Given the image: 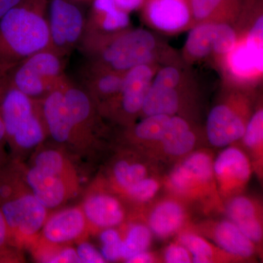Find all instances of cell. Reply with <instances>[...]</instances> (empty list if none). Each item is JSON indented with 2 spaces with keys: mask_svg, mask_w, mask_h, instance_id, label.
<instances>
[{
  "mask_svg": "<svg viewBox=\"0 0 263 263\" xmlns=\"http://www.w3.org/2000/svg\"><path fill=\"white\" fill-rule=\"evenodd\" d=\"M49 48L48 21L39 12L18 5L0 20V72Z\"/></svg>",
  "mask_w": 263,
  "mask_h": 263,
  "instance_id": "1",
  "label": "cell"
},
{
  "mask_svg": "<svg viewBox=\"0 0 263 263\" xmlns=\"http://www.w3.org/2000/svg\"><path fill=\"white\" fill-rule=\"evenodd\" d=\"M88 41V50L95 57L94 67L125 72L155 60L157 40L143 29L93 34Z\"/></svg>",
  "mask_w": 263,
  "mask_h": 263,
  "instance_id": "2",
  "label": "cell"
},
{
  "mask_svg": "<svg viewBox=\"0 0 263 263\" xmlns=\"http://www.w3.org/2000/svg\"><path fill=\"white\" fill-rule=\"evenodd\" d=\"M62 70L61 56L49 48L27 57L5 73L15 87L34 99L46 96L63 82Z\"/></svg>",
  "mask_w": 263,
  "mask_h": 263,
  "instance_id": "3",
  "label": "cell"
},
{
  "mask_svg": "<svg viewBox=\"0 0 263 263\" xmlns=\"http://www.w3.org/2000/svg\"><path fill=\"white\" fill-rule=\"evenodd\" d=\"M213 164L212 155L206 152L189 154L170 174L167 187L174 195L187 200H205L219 195Z\"/></svg>",
  "mask_w": 263,
  "mask_h": 263,
  "instance_id": "4",
  "label": "cell"
},
{
  "mask_svg": "<svg viewBox=\"0 0 263 263\" xmlns=\"http://www.w3.org/2000/svg\"><path fill=\"white\" fill-rule=\"evenodd\" d=\"M182 72L174 66H166L154 76L143 101L141 113L145 117L179 113L182 105Z\"/></svg>",
  "mask_w": 263,
  "mask_h": 263,
  "instance_id": "5",
  "label": "cell"
},
{
  "mask_svg": "<svg viewBox=\"0 0 263 263\" xmlns=\"http://www.w3.org/2000/svg\"><path fill=\"white\" fill-rule=\"evenodd\" d=\"M249 119L243 102L227 101L215 105L209 112L206 135L212 146L222 148L241 139Z\"/></svg>",
  "mask_w": 263,
  "mask_h": 263,
  "instance_id": "6",
  "label": "cell"
},
{
  "mask_svg": "<svg viewBox=\"0 0 263 263\" xmlns=\"http://www.w3.org/2000/svg\"><path fill=\"white\" fill-rule=\"evenodd\" d=\"M48 23L51 48L60 56L73 47L84 34L82 13L65 0H52Z\"/></svg>",
  "mask_w": 263,
  "mask_h": 263,
  "instance_id": "7",
  "label": "cell"
},
{
  "mask_svg": "<svg viewBox=\"0 0 263 263\" xmlns=\"http://www.w3.org/2000/svg\"><path fill=\"white\" fill-rule=\"evenodd\" d=\"M214 179L219 196L238 195L245 188L252 175L248 156L238 147L227 146L213 164Z\"/></svg>",
  "mask_w": 263,
  "mask_h": 263,
  "instance_id": "8",
  "label": "cell"
},
{
  "mask_svg": "<svg viewBox=\"0 0 263 263\" xmlns=\"http://www.w3.org/2000/svg\"><path fill=\"white\" fill-rule=\"evenodd\" d=\"M0 210L10 232L30 237L43 228L47 209L32 194L11 197L0 202Z\"/></svg>",
  "mask_w": 263,
  "mask_h": 263,
  "instance_id": "9",
  "label": "cell"
},
{
  "mask_svg": "<svg viewBox=\"0 0 263 263\" xmlns=\"http://www.w3.org/2000/svg\"><path fill=\"white\" fill-rule=\"evenodd\" d=\"M146 18L155 28L179 32L193 21L190 0H145Z\"/></svg>",
  "mask_w": 263,
  "mask_h": 263,
  "instance_id": "10",
  "label": "cell"
},
{
  "mask_svg": "<svg viewBox=\"0 0 263 263\" xmlns=\"http://www.w3.org/2000/svg\"><path fill=\"white\" fill-rule=\"evenodd\" d=\"M155 73L152 64L136 66L125 72L122 89L114 102L120 104L124 114L133 116L141 113Z\"/></svg>",
  "mask_w": 263,
  "mask_h": 263,
  "instance_id": "11",
  "label": "cell"
},
{
  "mask_svg": "<svg viewBox=\"0 0 263 263\" xmlns=\"http://www.w3.org/2000/svg\"><path fill=\"white\" fill-rule=\"evenodd\" d=\"M226 212L228 219L254 243L262 240V212L259 202L243 195L229 197Z\"/></svg>",
  "mask_w": 263,
  "mask_h": 263,
  "instance_id": "12",
  "label": "cell"
},
{
  "mask_svg": "<svg viewBox=\"0 0 263 263\" xmlns=\"http://www.w3.org/2000/svg\"><path fill=\"white\" fill-rule=\"evenodd\" d=\"M62 83L43 97L42 103L44 124L51 138L60 143L68 141L75 131L66 108Z\"/></svg>",
  "mask_w": 263,
  "mask_h": 263,
  "instance_id": "13",
  "label": "cell"
},
{
  "mask_svg": "<svg viewBox=\"0 0 263 263\" xmlns=\"http://www.w3.org/2000/svg\"><path fill=\"white\" fill-rule=\"evenodd\" d=\"M86 217L77 208L66 209L50 217L43 227V236L50 243H64L76 239L84 233Z\"/></svg>",
  "mask_w": 263,
  "mask_h": 263,
  "instance_id": "14",
  "label": "cell"
},
{
  "mask_svg": "<svg viewBox=\"0 0 263 263\" xmlns=\"http://www.w3.org/2000/svg\"><path fill=\"white\" fill-rule=\"evenodd\" d=\"M209 235L219 248L238 259L250 258L255 253V245L230 220L214 223Z\"/></svg>",
  "mask_w": 263,
  "mask_h": 263,
  "instance_id": "15",
  "label": "cell"
},
{
  "mask_svg": "<svg viewBox=\"0 0 263 263\" xmlns=\"http://www.w3.org/2000/svg\"><path fill=\"white\" fill-rule=\"evenodd\" d=\"M26 180L32 195L46 209H54L65 200L67 190L62 176L44 172L33 166Z\"/></svg>",
  "mask_w": 263,
  "mask_h": 263,
  "instance_id": "16",
  "label": "cell"
},
{
  "mask_svg": "<svg viewBox=\"0 0 263 263\" xmlns=\"http://www.w3.org/2000/svg\"><path fill=\"white\" fill-rule=\"evenodd\" d=\"M82 211L86 219L99 228H113L124 219V209L120 202L107 194H95L88 197Z\"/></svg>",
  "mask_w": 263,
  "mask_h": 263,
  "instance_id": "17",
  "label": "cell"
},
{
  "mask_svg": "<svg viewBox=\"0 0 263 263\" xmlns=\"http://www.w3.org/2000/svg\"><path fill=\"white\" fill-rule=\"evenodd\" d=\"M186 214L179 201L167 199L159 202L151 212L148 227L156 236L167 238L177 233L184 224Z\"/></svg>",
  "mask_w": 263,
  "mask_h": 263,
  "instance_id": "18",
  "label": "cell"
},
{
  "mask_svg": "<svg viewBox=\"0 0 263 263\" xmlns=\"http://www.w3.org/2000/svg\"><path fill=\"white\" fill-rule=\"evenodd\" d=\"M197 136L184 118L179 115L171 117L168 126L159 142L162 152L171 157H184L193 152Z\"/></svg>",
  "mask_w": 263,
  "mask_h": 263,
  "instance_id": "19",
  "label": "cell"
},
{
  "mask_svg": "<svg viewBox=\"0 0 263 263\" xmlns=\"http://www.w3.org/2000/svg\"><path fill=\"white\" fill-rule=\"evenodd\" d=\"M192 13L196 23L227 22L239 14L245 0H190Z\"/></svg>",
  "mask_w": 263,
  "mask_h": 263,
  "instance_id": "20",
  "label": "cell"
},
{
  "mask_svg": "<svg viewBox=\"0 0 263 263\" xmlns=\"http://www.w3.org/2000/svg\"><path fill=\"white\" fill-rule=\"evenodd\" d=\"M124 73L93 66L86 85L93 96L115 102L122 88Z\"/></svg>",
  "mask_w": 263,
  "mask_h": 263,
  "instance_id": "21",
  "label": "cell"
},
{
  "mask_svg": "<svg viewBox=\"0 0 263 263\" xmlns=\"http://www.w3.org/2000/svg\"><path fill=\"white\" fill-rule=\"evenodd\" d=\"M64 100L67 113L76 129L84 127L89 122L92 112V105L89 95L65 80L62 84Z\"/></svg>",
  "mask_w": 263,
  "mask_h": 263,
  "instance_id": "22",
  "label": "cell"
},
{
  "mask_svg": "<svg viewBox=\"0 0 263 263\" xmlns=\"http://www.w3.org/2000/svg\"><path fill=\"white\" fill-rule=\"evenodd\" d=\"M216 22L197 23L189 34L185 43V53L192 60L205 58L214 52Z\"/></svg>",
  "mask_w": 263,
  "mask_h": 263,
  "instance_id": "23",
  "label": "cell"
},
{
  "mask_svg": "<svg viewBox=\"0 0 263 263\" xmlns=\"http://www.w3.org/2000/svg\"><path fill=\"white\" fill-rule=\"evenodd\" d=\"M179 242L192 254L193 262H214L224 258V256H231L222 249L214 247L205 238L191 232L181 233L179 237Z\"/></svg>",
  "mask_w": 263,
  "mask_h": 263,
  "instance_id": "24",
  "label": "cell"
},
{
  "mask_svg": "<svg viewBox=\"0 0 263 263\" xmlns=\"http://www.w3.org/2000/svg\"><path fill=\"white\" fill-rule=\"evenodd\" d=\"M44 138V122L35 110L8 141L18 148L29 149L39 145Z\"/></svg>",
  "mask_w": 263,
  "mask_h": 263,
  "instance_id": "25",
  "label": "cell"
},
{
  "mask_svg": "<svg viewBox=\"0 0 263 263\" xmlns=\"http://www.w3.org/2000/svg\"><path fill=\"white\" fill-rule=\"evenodd\" d=\"M152 237V233L148 226L142 224L132 226L122 240V259L127 261L136 254L147 251Z\"/></svg>",
  "mask_w": 263,
  "mask_h": 263,
  "instance_id": "26",
  "label": "cell"
},
{
  "mask_svg": "<svg viewBox=\"0 0 263 263\" xmlns=\"http://www.w3.org/2000/svg\"><path fill=\"white\" fill-rule=\"evenodd\" d=\"M171 117L167 115H151L145 117L134 129L137 139L148 143H159L164 136Z\"/></svg>",
  "mask_w": 263,
  "mask_h": 263,
  "instance_id": "27",
  "label": "cell"
},
{
  "mask_svg": "<svg viewBox=\"0 0 263 263\" xmlns=\"http://www.w3.org/2000/svg\"><path fill=\"white\" fill-rule=\"evenodd\" d=\"M113 174L117 184L126 190L134 183L148 177V171L143 164L120 160L114 165Z\"/></svg>",
  "mask_w": 263,
  "mask_h": 263,
  "instance_id": "28",
  "label": "cell"
},
{
  "mask_svg": "<svg viewBox=\"0 0 263 263\" xmlns=\"http://www.w3.org/2000/svg\"><path fill=\"white\" fill-rule=\"evenodd\" d=\"M248 149L260 158L263 146V110L259 108L249 117L241 138Z\"/></svg>",
  "mask_w": 263,
  "mask_h": 263,
  "instance_id": "29",
  "label": "cell"
},
{
  "mask_svg": "<svg viewBox=\"0 0 263 263\" xmlns=\"http://www.w3.org/2000/svg\"><path fill=\"white\" fill-rule=\"evenodd\" d=\"M97 13L98 14L97 24L104 32L101 34H112L124 30L129 23L128 13L119 9L117 5Z\"/></svg>",
  "mask_w": 263,
  "mask_h": 263,
  "instance_id": "30",
  "label": "cell"
},
{
  "mask_svg": "<svg viewBox=\"0 0 263 263\" xmlns=\"http://www.w3.org/2000/svg\"><path fill=\"white\" fill-rule=\"evenodd\" d=\"M236 32L226 22H216V39L214 52L219 56L230 54L237 45Z\"/></svg>",
  "mask_w": 263,
  "mask_h": 263,
  "instance_id": "31",
  "label": "cell"
},
{
  "mask_svg": "<svg viewBox=\"0 0 263 263\" xmlns=\"http://www.w3.org/2000/svg\"><path fill=\"white\" fill-rule=\"evenodd\" d=\"M102 246L101 253L105 261L114 262L122 259V239L117 230L106 228L100 235Z\"/></svg>",
  "mask_w": 263,
  "mask_h": 263,
  "instance_id": "32",
  "label": "cell"
},
{
  "mask_svg": "<svg viewBox=\"0 0 263 263\" xmlns=\"http://www.w3.org/2000/svg\"><path fill=\"white\" fill-rule=\"evenodd\" d=\"M34 167L49 173L62 176L65 167V160L60 152L54 150H45L40 152L34 159Z\"/></svg>",
  "mask_w": 263,
  "mask_h": 263,
  "instance_id": "33",
  "label": "cell"
},
{
  "mask_svg": "<svg viewBox=\"0 0 263 263\" xmlns=\"http://www.w3.org/2000/svg\"><path fill=\"white\" fill-rule=\"evenodd\" d=\"M160 183L155 178L146 177L124 190L136 201H149L158 193Z\"/></svg>",
  "mask_w": 263,
  "mask_h": 263,
  "instance_id": "34",
  "label": "cell"
},
{
  "mask_svg": "<svg viewBox=\"0 0 263 263\" xmlns=\"http://www.w3.org/2000/svg\"><path fill=\"white\" fill-rule=\"evenodd\" d=\"M164 261L167 263L193 262V257L186 247L181 243H173L166 249Z\"/></svg>",
  "mask_w": 263,
  "mask_h": 263,
  "instance_id": "35",
  "label": "cell"
},
{
  "mask_svg": "<svg viewBox=\"0 0 263 263\" xmlns=\"http://www.w3.org/2000/svg\"><path fill=\"white\" fill-rule=\"evenodd\" d=\"M81 262L103 263L106 262L100 252L88 242H83L76 249Z\"/></svg>",
  "mask_w": 263,
  "mask_h": 263,
  "instance_id": "36",
  "label": "cell"
},
{
  "mask_svg": "<svg viewBox=\"0 0 263 263\" xmlns=\"http://www.w3.org/2000/svg\"><path fill=\"white\" fill-rule=\"evenodd\" d=\"M46 262L52 263L81 262L76 249L72 248L62 249L58 253L53 254L49 258L46 259Z\"/></svg>",
  "mask_w": 263,
  "mask_h": 263,
  "instance_id": "37",
  "label": "cell"
},
{
  "mask_svg": "<svg viewBox=\"0 0 263 263\" xmlns=\"http://www.w3.org/2000/svg\"><path fill=\"white\" fill-rule=\"evenodd\" d=\"M114 1L119 9L128 13L143 6L145 0H114Z\"/></svg>",
  "mask_w": 263,
  "mask_h": 263,
  "instance_id": "38",
  "label": "cell"
},
{
  "mask_svg": "<svg viewBox=\"0 0 263 263\" xmlns=\"http://www.w3.org/2000/svg\"><path fill=\"white\" fill-rule=\"evenodd\" d=\"M125 262L129 263H148L155 262V258L153 254L149 253L148 251L141 252L128 259Z\"/></svg>",
  "mask_w": 263,
  "mask_h": 263,
  "instance_id": "39",
  "label": "cell"
},
{
  "mask_svg": "<svg viewBox=\"0 0 263 263\" xmlns=\"http://www.w3.org/2000/svg\"><path fill=\"white\" fill-rule=\"evenodd\" d=\"M9 230L3 213L0 210V249H3L8 240Z\"/></svg>",
  "mask_w": 263,
  "mask_h": 263,
  "instance_id": "40",
  "label": "cell"
},
{
  "mask_svg": "<svg viewBox=\"0 0 263 263\" xmlns=\"http://www.w3.org/2000/svg\"><path fill=\"white\" fill-rule=\"evenodd\" d=\"M21 2L22 0H0V20Z\"/></svg>",
  "mask_w": 263,
  "mask_h": 263,
  "instance_id": "41",
  "label": "cell"
},
{
  "mask_svg": "<svg viewBox=\"0 0 263 263\" xmlns=\"http://www.w3.org/2000/svg\"><path fill=\"white\" fill-rule=\"evenodd\" d=\"M5 133L4 125H3V121H2L1 116H0V146L3 144V142L5 141Z\"/></svg>",
  "mask_w": 263,
  "mask_h": 263,
  "instance_id": "42",
  "label": "cell"
}]
</instances>
